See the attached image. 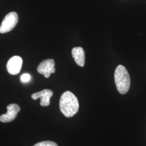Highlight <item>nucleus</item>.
Instances as JSON below:
<instances>
[{
	"instance_id": "1",
	"label": "nucleus",
	"mask_w": 146,
	"mask_h": 146,
	"mask_svg": "<svg viewBox=\"0 0 146 146\" xmlns=\"http://www.w3.org/2000/svg\"><path fill=\"white\" fill-rule=\"evenodd\" d=\"M59 105L61 113L67 117L75 115L79 109L78 98L70 91H66L62 94Z\"/></svg>"
},
{
	"instance_id": "2",
	"label": "nucleus",
	"mask_w": 146,
	"mask_h": 146,
	"mask_svg": "<svg viewBox=\"0 0 146 146\" xmlns=\"http://www.w3.org/2000/svg\"><path fill=\"white\" fill-rule=\"evenodd\" d=\"M114 80L117 91L121 94H125L128 92L131 86V78L126 68L119 65L115 69Z\"/></svg>"
},
{
	"instance_id": "3",
	"label": "nucleus",
	"mask_w": 146,
	"mask_h": 146,
	"mask_svg": "<svg viewBox=\"0 0 146 146\" xmlns=\"http://www.w3.org/2000/svg\"><path fill=\"white\" fill-rule=\"evenodd\" d=\"M19 21L16 12H11L5 16L0 26V33L4 34L11 31L17 25Z\"/></svg>"
},
{
	"instance_id": "4",
	"label": "nucleus",
	"mask_w": 146,
	"mask_h": 146,
	"mask_svg": "<svg viewBox=\"0 0 146 146\" xmlns=\"http://www.w3.org/2000/svg\"><path fill=\"white\" fill-rule=\"evenodd\" d=\"M55 63L53 59H47L42 61L37 68L38 73L42 74L46 78L50 77V74L55 72Z\"/></svg>"
},
{
	"instance_id": "5",
	"label": "nucleus",
	"mask_w": 146,
	"mask_h": 146,
	"mask_svg": "<svg viewBox=\"0 0 146 146\" xmlns=\"http://www.w3.org/2000/svg\"><path fill=\"white\" fill-rule=\"evenodd\" d=\"M7 113L0 116V121L8 123L15 120L18 113L20 111V107L18 104H9L7 107Z\"/></svg>"
},
{
	"instance_id": "6",
	"label": "nucleus",
	"mask_w": 146,
	"mask_h": 146,
	"mask_svg": "<svg viewBox=\"0 0 146 146\" xmlns=\"http://www.w3.org/2000/svg\"><path fill=\"white\" fill-rule=\"evenodd\" d=\"M22 62V59L20 56H14L11 58L7 64L8 72L12 75L18 74L21 71Z\"/></svg>"
},
{
	"instance_id": "7",
	"label": "nucleus",
	"mask_w": 146,
	"mask_h": 146,
	"mask_svg": "<svg viewBox=\"0 0 146 146\" xmlns=\"http://www.w3.org/2000/svg\"><path fill=\"white\" fill-rule=\"evenodd\" d=\"M52 95L53 92L51 90L46 89L32 94L31 97L34 100L40 99V105L42 107H47L50 104V100Z\"/></svg>"
},
{
	"instance_id": "8",
	"label": "nucleus",
	"mask_w": 146,
	"mask_h": 146,
	"mask_svg": "<svg viewBox=\"0 0 146 146\" xmlns=\"http://www.w3.org/2000/svg\"><path fill=\"white\" fill-rule=\"evenodd\" d=\"M72 55L74 61L80 67H84L85 64V52L81 47H75L72 50Z\"/></svg>"
},
{
	"instance_id": "9",
	"label": "nucleus",
	"mask_w": 146,
	"mask_h": 146,
	"mask_svg": "<svg viewBox=\"0 0 146 146\" xmlns=\"http://www.w3.org/2000/svg\"><path fill=\"white\" fill-rule=\"evenodd\" d=\"M33 146H58V145L53 141H45L40 142Z\"/></svg>"
},
{
	"instance_id": "10",
	"label": "nucleus",
	"mask_w": 146,
	"mask_h": 146,
	"mask_svg": "<svg viewBox=\"0 0 146 146\" xmlns=\"http://www.w3.org/2000/svg\"><path fill=\"white\" fill-rule=\"evenodd\" d=\"M31 79V76L29 74H23L21 76V81L22 82L26 83L29 82Z\"/></svg>"
}]
</instances>
